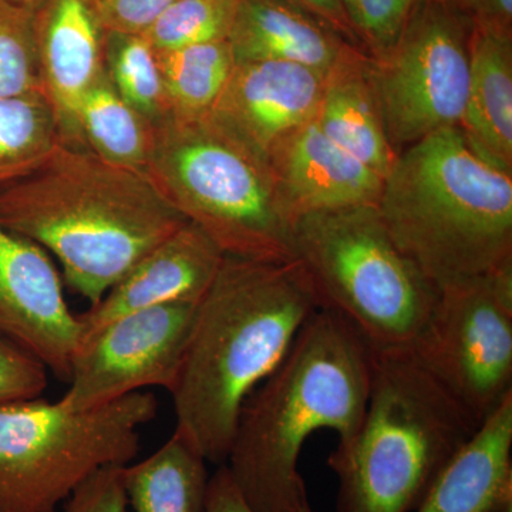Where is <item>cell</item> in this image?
I'll list each match as a JSON object with an SVG mask.
<instances>
[{"mask_svg":"<svg viewBox=\"0 0 512 512\" xmlns=\"http://www.w3.org/2000/svg\"><path fill=\"white\" fill-rule=\"evenodd\" d=\"M320 303L296 259L225 256L198 302L173 397L175 431L225 464L249 394L281 365Z\"/></svg>","mask_w":512,"mask_h":512,"instance_id":"6da1fadb","label":"cell"},{"mask_svg":"<svg viewBox=\"0 0 512 512\" xmlns=\"http://www.w3.org/2000/svg\"><path fill=\"white\" fill-rule=\"evenodd\" d=\"M239 0H175L143 33L157 53L228 40Z\"/></svg>","mask_w":512,"mask_h":512,"instance_id":"484cf974","label":"cell"},{"mask_svg":"<svg viewBox=\"0 0 512 512\" xmlns=\"http://www.w3.org/2000/svg\"><path fill=\"white\" fill-rule=\"evenodd\" d=\"M478 427L410 349L373 350L356 436L330 453L336 512H413Z\"/></svg>","mask_w":512,"mask_h":512,"instance_id":"5b68a950","label":"cell"},{"mask_svg":"<svg viewBox=\"0 0 512 512\" xmlns=\"http://www.w3.org/2000/svg\"><path fill=\"white\" fill-rule=\"evenodd\" d=\"M266 160L292 225L315 212L377 205L382 194V175L330 140L315 119L282 138Z\"/></svg>","mask_w":512,"mask_h":512,"instance_id":"9a60e30c","label":"cell"},{"mask_svg":"<svg viewBox=\"0 0 512 512\" xmlns=\"http://www.w3.org/2000/svg\"><path fill=\"white\" fill-rule=\"evenodd\" d=\"M62 144L42 92L0 99V191L35 171Z\"/></svg>","mask_w":512,"mask_h":512,"instance_id":"cb8c5ba5","label":"cell"},{"mask_svg":"<svg viewBox=\"0 0 512 512\" xmlns=\"http://www.w3.org/2000/svg\"><path fill=\"white\" fill-rule=\"evenodd\" d=\"M198 303H167L127 313L80 343L69 389L72 412L96 409L146 387L173 389Z\"/></svg>","mask_w":512,"mask_h":512,"instance_id":"8fae6325","label":"cell"},{"mask_svg":"<svg viewBox=\"0 0 512 512\" xmlns=\"http://www.w3.org/2000/svg\"><path fill=\"white\" fill-rule=\"evenodd\" d=\"M427 0H342L357 43L380 59L397 42Z\"/></svg>","mask_w":512,"mask_h":512,"instance_id":"83f0119b","label":"cell"},{"mask_svg":"<svg viewBox=\"0 0 512 512\" xmlns=\"http://www.w3.org/2000/svg\"><path fill=\"white\" fill-rule=\"evenodd\" d=\"M146 175L225 256L293 259L292 224L268 160L211 116L156 127Z\"/></svg>","mask_w":512,"mask_h":512,"instance_id":"8992f818","label":"cell"},{"mask_svg":"<svg viewBox=\"0 0 512 512\" xmlns=\"http://www.w3.org/2000/svg\"><path fill=\"white\" fill-rule=\"evenodd\" d=\"M410 352L481 426L512 396V262L441 288Z\"/></svg>","mask_w":512,"mask_h":512,"instance_id":"9c48e42d","label":"cell"},{"mask_svg":"<svg viewBox=\"0 0 512 512\" xmlns=\"http://www.w3.org/2000/svg\"><path fill=\"white\" fill-rule=\"evenodd\" d=\"M171 119L210 116L235 66L228 40L157 53Z\"/></svg>","mask_w":512,"mask_h":512,"instance_id":"603a6c76","label":"cell"},{"mask_svg":"<svg viewBox=\"0 0 512 512\" xmlns=\"http://www.w3.org/2000/svg\"><path fill=\"white\" fill-rule=\"evenodd\" d=\"M376 207L400 251L439 289L512 262V174L478 158L458 127L403 150Z\"/></svg>","mask_w":512,"mask_h":512,"instance_id":"277c9868","label":"cell"},{"mask_svg":"<svg viewBox=\"0 0 512 512\" xmlns=\"http://www.w3.org/2000/svg\"><path fill=\"white\" fill-rule=\"evenodd\" d=\"M40 90L33 12L0 0V99Z\"/></svg>","mask_w":512,"mask_h":512,"instance_id":"4316f807","label":"cell"},{"mask_svg":"<svg viewBox=\"0 0 512 512\" xmlns=\"http://www.w3.org/2000/svg\"><path fill=\"white\" fill-rule=\"evenodd\" d=\"M372 366L369 343L339 313L319 308L306 320L281 365L245 400L225 461L252 510H311L302 448L320 430L338 434V444L356 436Z\"/></svg>","mask_w":512,"mask_h":512,"instance_id":"7a4b0ae2","label":"cell"},{"mask_svg":"<svg viewBox=\"0 0 512 512\" xmlns=\"http://www.w3.org/2000/svg\"><path fill=\"white\" fill-rule=\"evenodd\" d=\"M77 121L82 146L94 156L146 174L156 127L121 99L106 72L84 96Z\"/></svg>","mask_w":512,"mask_h":512,"instance_id":"7402d4cb","label":"cell"},{"mask_svg":"<svg viewBox=\"0 0 512 512\" xmlns=\"http://www.w3.org/2000/svg\"><path fill=\"white\" fill-rule=\"evenodd\" d=\"M33 42L40 90L55 113L62 143L83 147L80 106L104 72V30L92 0H45L33 12Z\"/></svg>","mask_w":512,"mask_h":512,"instance_id":"5bb4252c","label":"cell"},{"mask_svg":"<svg viewBox=\"0 0 512 512\" xmlns=\"http://www.w3.org/2000/svg\"><path fill=\"white\" fill-rule=\"evenodd\" d=\"M92 2H96V0H92Z\"/></svg>","mask_w":512,"mask_h":512,"instance_id":"8d00e7d4","label":"cell"},{"mask_svg":"<svg viewBox=\"0 0 512 512\" xmlns=\"http://www.w3.org/2000/svg\"><path fill=\"white\" fill-rule=\"evenodd\" d=\"M292 252L320 308L348 320L372 350L412 348L439 298L440 289L390 237L376 205L298 218Z\"/></svg>","mask_w":512,"mask_h":512,"instance_id":"52a82bcc","label":"cell"},{"mask_svg":"<svg viewBox=\"0 0 512 512\" xmlns=\"http://www.w3.org/2000/svg\"><path fill=\"white\" fill-rule=\"evenodd\" d=\"M8 2L13 3L15 6H19V8L28 9L30 12H35L40 5H42L45 0H8Z\"/></svg>","mask_w":512,"mask_h":512,"instance_id":"e575fe53","label":"cell"},{"mask_svg":"<svg viewBox=\"0 0 512 512\" xmlns=\"http://www.w3.org/2000/svg\"><path fill=\"white\" fill-rule=\"evenodd\" d=\"M157 410L148 392L83 412L40 397L0 404V512H57L100 468L128 466Z\"/></svg>","mask_w":512,"mask_h":512,"instance_id":"ba28073f","label":"cell"},{"mask_svg":"<svg viewBox=\"0 0 512 512\" xmlns=\"http://www.w3.org/2000/svg\"><path fill=\"white\" fill-rule=\"evenodd\" d=\"M325 72L288 62H235L210 116L262 157L315 119Z\"/></svg>","mask_w":512,"mask_h":512,"instance_id":"4fadbf2b","label":"cell"},{"mask_svg":"<svg viewBox=\"0 0 512 512\" xmlns=\"http://www.w3.org/2000/svg\"><path fill=\"white\" fill-rule=\"evenodd\" d=\"M104 72L121 99L154 127L171 119L157 52L146 37L104 32Z\"/></svg>","mask_w":512,"mask_h":512,"instance_id":"d4e9b609","label":"cell"},{"mask_svg":"<svg viewBox=\"0 0 512 512\" xmlns=\"http://www.w3.org/2000/svg\"><path fill=\"white\" fill-rule=\"evenodd\" d=\"M175 0H96L94 10L106 33L143 35Z\"/></svg>","mask_w":512,"mask_h":512,"instance_id":"4dcf8cb0","label":"cell"},{"mask_svg":"<svg viewBox=\"0 0 512 512\" xmlns=\"http://www.w3.org/2000/svg\"><path fill=\"white\" fill-rule=\"evenodd\" d=\"M461 134L478 158L512 174V36L474 28Z\"/></svg>","mask_w":512,"mask_h":512,"instance_id":"ffe728a7","label":"cell"},{"mask_svg":"<svg viewBox=\"0 0 512 512\" xmlns=\"http://www.w3.org/2000/svg\"><path fill=\"white\" fill-rule=\"evenodd\" d=\"M228 42L235 62H288L325 73L349 45L285 0H239Z\"/></svg>","mask_w":512,"mask_h":512,"instance_id":"d6986e66","label":"cell"},{"mask_svg":"<svg viewBox=\"0 0 512 512\" xmlns=\"http://www.w3.org/2000/svg\"><path fill=\"white\" fill-rule=\"evenodd\" d=\"M0 336L69 382L82 323L66 301L62 276L45 249L0 224Z\"/></svg>","mask_w":512,"mask_h":512,"instance_id":"7c38bea8","label":"cell"},{"mask_svg":"<svg viewBox=\"0 0 512 512\" xmlns=\"http://www.w3.org/2000/svg\"><path fill=\"white\" fill-rule=\"evenodd\" d=\"M473 25L444 0H427L392 49L373 59L377 92L397 154L460 126L470 82Z\"/></svg>","mask_w":512,"mask_h":512,"instance_id":"30bf717a","label":"cell"},{"mask_svg":"<svg viewBox=\"0 0 512 512\" xmlns=\"http://www.w3.org/2000/svg\"><path fill=\"white\" fill-rule=\"evenodd\" d=\"M306 512H312V510L306 511Z\"/></svg>","mask_w":512,"mask_h":512,"instance_id":"d590c367","label":"cell"},{"mask_svg":"<svg viewBox=\"0 0 512 512\" xmlns=\"http://www.w3.org/2000/svg\"><path fill=\"white\" fill-rule=\"evenodd\" d=\"M224 259V252L200 227L185 222L79 315L82 342L127 313L167 303L200 302Z\"/></svg>","mask_w":512,"mask_h":512,"instance_id":"2e32d148","label":"cell"},{"mask_svg":"<svg viewBox=\"0 0 512 512\" xmlns=\"http://www.w3.org/2000/svg\"><path fill=\"white\" fill-rule=\"evenodd\" d=\"M474 28L512 36V0H444Z\"/></svg>","mask_w":512,"mask_h":512,"instance_id":"1f68e13d","label":"cell"},{"mask_svg":"<svg viewBox=\"0 0 512 512\" xmlns=\"http://www.w3.org/2000/svg\"><path fill=\"white\" fill-rule=\"evenodd\" d=\"M205 512H255L239 493L225 464L218 466L208 481Z\"/></svg>","mask_w":512,"mask_h":512,"instance_id":"d6a6232c","label":"cell"},{"mask_svg":"<svg viewBox=\"0 0 512 512\" xmlns=\"http://www.w3.org/2000/svg\"><path fill=\"white\" fill-rule=\"evenodd\" d=\"M207 460L174 430L156 453L124 468L127 501L134 512H205Z\"/></svg>","mask_w":512,"mask_h":512,"instance_id":"44dd1931","label":"cell"},{"mask_svg":"<svg viewBox=\"0 0 512 512\" xmlns=\"http://www.w3.org/2000/svg\"><path fill=\"white\" fill-rule=\"evenodd\" d=\"M416 512H512V396L441 471Z\"/></svg>","mask_w":512,"mask_h":512,"instance_id":"ac0fdd59","label":"cell"},{"mask_svg":"<svg viewBox=\"0 0 512 512\" xmlns=\"http://www.w3.org/2000/svg\"><path fill=\"white\" fill-rule=\"evenodd\" d=\"M124 468H100L67 498L63 512H127Z\"/></svg>","mask_w":512,"mask_h":512,"instance_id":"f546056e","label":"cell"},{"mask_svg":"<svg viewBox=\"0 0 512 512\" xmlns=\"http://www.w3.org/2000/svg\"><path fill=\"white\" fill-rule=\"evenodd\" d=\"M185 222L146 174L63 143L0 191V224L55 256L90 305Z\"/></svg>","mask_w":512,"mask_h":512,"instance_id":"3957f363","label":"cell"},{"mask_svg":"<svg viewBox=\"0 0 512 512\" xmlns=\"http://www.w3.org/2000/svg\"><path fill=\"white\" fill-rule=\"evenodd\" d=\"M315 120L330 140L375 173L386 178L392 171L399 154L387 134L373 59L365 50L349 43L326 72Z\"/></svg>","mask_w":512,"mask_h":512,"instance_id":"e0dca14e","label":"cell"},{"mask_svg":"<svg viewBox=\"0 0 512 512\" xmlns=\"http://www.w3.org/2000/svg\"><path fill=\"white\" fill-rule=\"evenodd\" d=\"M47 376L49 370L36 356L0 336V404L42 396Z\"/></svg>","mask_w":512,"mask_h":512,"instance_id":"f1b7e54d","label":"cell"},{"mask_svg":"<svg viewBox=\"0 0 512 512\" xmlns=\"http://www.w3.org/2000/svg\"><path fill=\"white\" fill-rule=\"evenodd\" d=\"M285 2L291 3L296 8L318 19L319 22L325 23L350 45L360 47L345 9H343L342 0H285Z\"/></svg>","mask_w":512,"mask_h":512,"instance_id":"836d02e7","label":"cell"}]
</instances>
